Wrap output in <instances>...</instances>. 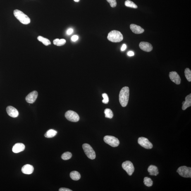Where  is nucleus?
<instances>
[{
  "label": "nucleus",
  "mask_w": 191,
  "mask_h": 191,
  "mask_svg": "<svg viewBox=\"0 0 191 191\" xmlns=\"http://www.w3.org/2000/svg\"><path fill=\"white\" fill-rule=\"evenodd\" d=\"M59 191H72V190H70L69 189L65 188V187H61L60 188L59 190Z\"/></svg>",
  "instance_id": "nucleus-31"
},
{
  "label": "nucleus",
  "mask_w": 191,
  "mask_h": 191,
  "mask_svg": "<svg viewBox=\"0 0 191 191\" xmlns=\"http://www.w3.org/2000/svg\"><path fill=\"white\" fill-rule=\"evenodd\" d=\"M169 76L172 81L177 85H179L181 82V79L179 75L176 72H170Z\"/></svg>",
  "instance_id": "nucleus-10"
},
{
  "label": "nucleus",
  "mask_w": 191,
  "mask_h": 191,
  "mask_svg": "<svg viewBox=\"0 0 191 191\" xmlns=\"http://www.w3.org/2000/svg\"><path fill=\"white\" fill-rule=\"evenodd\" d=\"M130 28L132 32L136 34H141L144 31V30L141 27L134 24L130 25Z\"/></svg>",
  "instance_id": "nucleus-14"
},
{
  "label": "nucleus",
  "mask_w": 191,
  "mask_h": 191,
  "mask_svg": "<svg viewBox=\"0 0 191 191\" xmlns=\"http://www.w3.org/2000/svg\"><path fill=\"white\" fill-rule=\"evenodd\" d=\"M82 148L86 155L90 159L94 160L96 157L95 151L89 144L85 143L82 145Z\"/></svg>",
  "instance_id": "nucleus-4"
},
{
  "label": "nucleus",
  "mask_w": 191,
  "mask_h": 191,
  "mask_svg": "<svg viewBox=\"0 0 191 191\" xmlns=\"http://www.w3.org/2000/svg\"><path fill=\"white\" fill-rule=\"evenodd\" d=\"M57 134V131L53 129H50L46 132L45 134V137L47 138H51L54 137Z\"/></svg>",
  "instance_id": "nucleus-20"
},
{
  "label": "nucleus",
  "mask_w": 191,
  "mask_h": 191,
  "mask_svg": "<svg viewBox=\"0 0 191 191\" xmlns=\"http://www.w3.org/2000/svg\"><path fill=\"white\" fill-rule=\"evenodd\" d=\"M107 38L111 42L118 43L123 40V36L121 33L119 31L113 30L108 33Z\"/></svg>",
  "instance_id": "nucleus-2"
},
{
  "label": "nucleus",
  "mask_w": 191,
  "mask_h": 191,
  "mask_svg": "<svg viewBox=\"0 0 191 191\" xmlns=\"http://www.w3.org/2000/svg\"><path fill=\"white\" fill-rule=\"evenodd\" d=\"M102 97L104 99L102 100V102L104 104H107L109 102V98L107 94L106 93L103 94H102Z\"/></svg>",
  "instance_id": "nucleus-28"
},
{
  "label": "nucleus",
  "mask_w": 191,
  "mask_h": 191,
  "mask_svg": "<svg viewBox=\"0 0 191 191\" xmlns=\"http://www.w3.org/2000/svg\"><path fill=\"white\" fill-rule=\"evenodd\" d=\"M139 47L142 50L148 52H150L153 49L151 44L147 42H141L139 44Z\"/></svg>",
  "instance_id": "nucleus-13"
},
{
  "label": "nucleus",
  "mask_w": 191,
  "mask_h": 191,
  "mask_svg": "<svg viewBox=\"0 0 191 191\" xmlns=\"http://www.w3.org/2000/svg\"><path fill=\"white\" fill-rule=\"evenodd\" d=\"M104 113L105 115V117L107 118L111 119L113 116V114L112 111L111 109L107 108L104 110Z\"/></svg>",
  "instance_id": "nucleus-23"
},
{
  "label": "nucleus",
  "mask_w": 191,
  "mask_h": 191,
  "mask_svg": "<svg viewBox=\"0 0 191 191\" xmlns=\"http://www.w3.org/2000/svg\"><path fill=\"white\" fill-rule=\"evenodd\" d=\"M22 173L27 175H30L33 173L34 171L33 167L30 164L24 165L22 168Z\"/></svg>",
  "instance_id": "nucleus-16"
},
{
  "label": "nucleus",
  "mask_w": 191,
  "mask_h": 191,
  "mask_svg": "<svg viewBox=\"0 0 191 191\" xmlns=\"http://www.w3.org/2000/svg\"><path fill=\"white\" fill-rule=\"evenodd\" d=\"M177 172L180 176L185 178H191V168L186 166L180 167L177 170Z\"/></svg>",
  "instance_id": "nucleus-6"
},
{
  "label": "nucleus",
  "mask_w": 191,
  "mask_h": 191,
  "mask_svg": "<svg viewBox=\"0 0 191 191\" xmlns=\"http://www.w3.org/2000/svg\"><path fill=\"white\" fill-rule=\"evenodd\" d=\"M148 171L150 175L155 176L159 174V173L157 167L153 165H151L149 167Z\"/></svg>",
  "instance_id": "nucleus-18"
},
{
  "label": "nucleus",
  "mask_w": 191,
  "mask_h": 191,
  "mask_svg": "<svg viewBox=\"0 0 191 191\" xmlns=\"http://www.w3.org/2000/svg\"><path fill=\"white\" fill-rule=\"evenodd\" d=\"M185 75L186 78L188 81H191V71L189 68H186L185 72Z\"/></svg>",
  "instance_id": "nucleus-27"
},
{
  "label": "nucleus",
  "mask_w": 191,
  "mask_h": 191,
  "mask_svg": "<svg viewBox=\"0 0 191 191\" xmlns=\"http://www.w3.org/2000/svg\"><path fill=\"white\" fill-rule=\"evenodd\" d=\"M74 1H75V2H78L80 1V0H74Z\"/></svg>",
  "instance_id": "nucleus-35"
},
{
  "label": "nucleus",
  "mask_w": 191,
  "mask_h": 191,
  "mask_svg": "<svg viewBox=\"0 0 191 191\" xmlns=\"http://www.w3.org/2000/svg\"><path fill=\"white\" fill-rule=\"evenodd\" d=\"M104 141L107 144L112 147H116L119 145L120 142L119 139L113 136H106L104 137Z\"/></svg>",
  "instance_id": "nucleus-5"
},
{
  "label": "nucleus",
  "mask_w": 191,
  "mask_h": 191,
  "mask_svg": "<svg viewBox=\"0 0 191 191\" xmlns=\"http://www.w3.org/2000/svg\"><path fill=\"white\" fill-rule=\"evenodd\" d=\"M13 14L20 22L24 25H28L30 23V18L21 11L18 10H15L13 11Z\"/></svg>",
  "instance_id": "nucleus-3"
},
{
  "label": "nucleus",
  "mask_w": 191,
  "mask_h": 191,
  "mask_svg": "<svg viewBox=\"0 0 191 191\" xmlns=\"http://www.w3.org/2000/svg\"><path fill=\"white\" fill-rule=\"evenodd\" d=\"M126 48H127V46L125 44H124L123 46H122V47L121 48V51H124L126 49Z\"/></svg>",
  "instance_id": "nucleus-33"
},
{
  "label": "nucleus",
  "mask_w": 191,
  "mask_h": 191,
  "mask_svg": "<svg viewBox=\"0 0 191 191\" xmlns=\"http://www.w3.org/2000/svg\"><path fill=\"white\" fill-rule=\"evenodd\" d=\"M122 168L129 175H131L133 173L135 168L131 162L126 161L122 163Z\"/></svg>",
  "instance_id": "nucleus-8"
},
{
  "label": "nucleus",
  "mask_w": 191,
  "mask_h": 191,
  "mask_svg": "<svg viewBox=\"0 0 191 191\" xmlns=\"http://www.w3.org/2000/svg\"><path fill=\"white\" fill-rule=\"evenodd\" d=\"M129 92V88L127 87H123L120 91L119 100L120 104L123 107H125L128 104Z\"/></svg>",
  "instance_id": "nucleus-1"
},
{
  "label": "nucleus",
  "mask_w": 191,
  "mask_h": 191,
  "mask_svg": "<svg viewBox=\"0 0 191 191\" xmlns=\"http://www.w3.org/2000/svg\"><path fill=\"white\" fill-rule=\"evenodd\" d=\"M38 96V92L37 91H34L30 93L26 98V100L27 102L29 104H33L35 102L37 99Z\"/></svg>",
  "instance_id": "nucleus-11"
},
{
  "label": "nucleus",
  "mask_w": 191,
  "mask_h": 191,
  "mask_svg": "<svg viewBox=\"0 0 191 191\" xmlns=\"http://www.w3.org/2000/svg\"><path fill=\"white\" fill-rule=\"evenodd\" d=\"M38 40L42 42L44 45L48 46L51 44L50 41L46 38H45L42 36H39L37 38Z\"/></svg>",
  "instance_id": "nucleus-21"
},
{
  "label": "nucleus",
  "mask_w": 191,
  "mask_h": 191,
  "mask_svg": "<svg viewBox=\"0 0 191 191\" xmlns=\"http://www.w3.org/2000/svg\"><path fill=\"white\" fill-rule=\"evenodd\" d=\"M138 142L139 145L146 149H151L153 148L152 143L149 141L148 139L145 137H139Z\"/></svg>",
  "instance_id": "nucleus-9"
},
{
  "label": "nucleus",
  "mask_w": 191,
  "mask_h": 191,
  "mask_svg": "<svg viewBox=\"0 0 191 191\" xmlns=\"http://www.w3.org/2000/svg\"><path fill=\"white\" fill-rule=\"evenodd\" d=\"M7 113L10 116L13 118H16L19 115L18 112L16 108L11 106H9L6 109Z\"/></svg>",
  "instance_id": "nucleus-12"
},
{
  "label": "nucleus",
  "mask_w": 191,
  "mask_h": 191,
  "mask_svg": "<svg viewBox=\"0 0 191 191\" xmlns=\"http://www.w3.org/2000/svg\"><path fill=\"white\" fill-rule=\"evenodd\" d=\"M125 6L128 7L132 8L135 9H137L138 8L137 6L135 3L132 2L130 0H127L125 1Z\"/></svg>",
  "instance_id": "nucleus-24"
},
{
  "label": "nucleus",
  "mask_w": 191,
  "mask_h": 191,
  "mask_svg": "<svg viewBox=\"0 0 191 191\" xmlns=\"http://www.w3.org/2000/svg\"><path fill=\"white\" fill-rule=\"evenodd\" d=\"M191 106V94H189L185 97V103L182 106V109L184 111Z\"/></svg>",
  "instance_id": "nucleus-17"
},
{
  "label": "nucleus",
  "mask_w": 191,
  "mask_h": 191,
  "mask_svg": "<svg viewBox=\"0 0 191 191\" xmlns=\"http://www.w3.org/2000/svg\"><path fill=\"white\" fill-rule=\"evenodd\" d=\"M185 101H183V102H182V104H183L184 103H185Z\"/></svg>",
  "instance_id": "nucleus-36"
},
{
  "label": "nucleus",
  "mask_w": 191,
  "mask_h": 191,
  "mask_svg": "<svg viewBox=\"0 0 191 191\" xmlns=\"http://www.w3.org/2000/svg\"><path fill=\"white\" fill-rule=\"evenodd\" d=\"M65 117L69 121L77 122L79 121L80 118L78 114L73 111H67L65 114Z\"/></svg>",
  "instance_id": "nucleus-7"
},
{
  "label": "nucleus",
  "mask_w": 191,
  "mask_h": 191,
  "mask_svg": "<svg viewBox=\"0 0 191 191\" xmlns=\"http://www.w3.org/2000/svg\"><path fill=\"white\" fill-rule=\"evenodd\" d=\"M70 178L74 180H78L80 179L81 175L80 173L77 171H73L70 174Z\"/></svg>",
  "instance_id": "nucleus-19"
},
{
  "label": "nucleus",
  "mask_w": 191,
  "mask_h": 191,
  "mask_svg": "<svg viewBox=\"0 0 191 191\" xmlns=\"http://www.w3.org/2000/svg\"><path fill=\"white\" fill-rule=\"evenodd\" d=\"M127 55L129 56H133L134 55V53L133 51H130L127 53Z\"/></svg>",
  "instance_id": "nucleus-34"
},
{
  "label": "nucleus",
  "mask_w": 191,
  "mask_h": 191,
  "mask_svg": "<svg viewBox=\"0 0 191 191\" xmlns=\"http://www.w3.org/2000/svg\"><path fill=\"white\" fill-rule=\"evenodd\" d=\"M73 32V29L70 28L68 29V30L67 31V33L68 35H70V34H71Z\"/></svg>",
  "instance_id": "nucleus-32"
},
{
  "label": "nucleus",
  "mask_w": 191,
  "mask_h": 191,
  "mask_svg": "<svg viewBox=\"0 0 191 191\" xmlns=\"http://www.w3.org/2000/svg\"><path fill=\"white\" fill-rule=\"evenodd\" d=\"M144 185L148 187L152 186L153 185V182L151 179L148 177H146L144 179Z\"/></svg>",
  "instance_id": "nucleus-25"
},
{
  "label": "nucleus",
  "mask_w": 191,
  "mask_h": 191,
  "mask_svg": "<svg viewBox=\"0 0 191 191\" xmlns=\"http://www.w3.org/2000/svg\"><path fill=\"white\" fill-rule=\"evenodd\" d=\"M78 38L79 37L78 36L74 35L72 36L71 38V39L72 41H73V42H75V41L78 40Z\"/></svg>",
  "instance_id": "nucleus-30"
},
{
  "label": "nucleus",
  "mask_w": 191,
  "mask_h": 191,
  "mask_svg": "<svg viewBox=\"0 0 191 191\" xmlns=\"http://www.w3.org/2000/svg\"><path fill=\"white\" fill-rule=\"evenodd\" d=\"M112 8H114L117 5L116 0H107Z\"/></svg>",
  "instance_id": "nucleus-29"
},
{
  "label": "nucleus",
  "mask_w": 191,
  "mask_h": 191,
  "mask_svg": "<svg viewBox=\"0 0 191 191\" xmlns=\"http://www.w3.org/2000/svg\"><path fill=\"white\" fill-rule=\"evenodd\" d=\"M66 43V40L65 39H56L53 41V43L55 45L58 46L63 45Z\"/></svg>",
  "instance_id": "nucleus-22"
},
{
  "label": "nucleus",
  "mask_w": 191,
  "mask_h": 191,
  "mask_svg": "<svg viewBox=\"0 0 191 191\" xmlns=\"http://www.w3.org/2000/svg\"><path fill=\"white\" fill-rule=\"evenodd\" d=\"M25 146L22 143H17L13 146L12 151L15 153H18L23 151L25 149Z\"/></svg>",
  "instance_id": "nucleus-15"
},
{
  "label": "nucleus",
  "mask_w": 191,
  "mask_h": 191,
  "mask_svg": "<svg viewBox=\"0 0 191 191\" xmlns=\"http://www.w3.org/2000/svg\"><path fill=\"white\" fill-rule=\"evenodd\" d=\"M72 157V154L70 152H65L61 156L62 159L65 160L70 159Z\"/></svg>",
  "instance_id": "nucleus-26"
}]
</instances>
